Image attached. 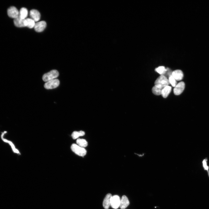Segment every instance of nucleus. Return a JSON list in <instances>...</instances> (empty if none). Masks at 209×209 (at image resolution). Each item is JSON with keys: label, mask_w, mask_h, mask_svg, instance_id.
Listing matches in <instances>:
<instances>
[{"label": "nucleus", "mask_w": 209, "mask_h": 209, "mask_svg": "<svg viewBox=\"0 0 209 209\" xmlns=\"http://www.w3.org/2000/svg\"><path fill=\"white\" fill-rule=\"evenodd\" d=\"M3 141H4L5 142H8L11 145V146L12 147V148L13 151H14L15 152L17 153H18V154L20 153L19 152V151L17 150L16 149L14 145L12 144V142H10L9 141H8L6 140V139H5L3 138Z\"/></svg>", "instance_id": "b1692460"}, {"label": "nucleus", "mask_w": 209, "mask_h": 209, "mask_svg": "<svg viewBox=\"0 0 209 209\" xmlns=\"http://www.w3.org/2000/svg\"><path fill=\"white\" fill-rule=\"evenodd\" d=\"M59 84V81L58 79H55L47 82L44 86L46 89H52L57 88Z\"/></svg>", "instance_id": "20e7f679"}, {"label": "nucleus", "mask_w": 209, "mask_h": 209, "mask_svg": "<svg viewBox=\"0 0 209 209\" xmlns=\"http://www.w3.org/2000/svg\"><path fill=\"white\" fill-rule=\"evenodd\" d=\"M27 10L25 8H22L19 12V17L23 19H26L28 15Z\"/></svg>", "instance_id": "2eb2a0df"}, {"label": "nucleus", "mask_w": 209, "mask_h": 209, "mask_svg": "<svg viewBox=\"0 0 209 209\" xmlns=\"http://www.w3.org/2000/svg\"><path fill=\"white\" fill-rule=\"evenodd\" d=\"M47 24L44 21H41L36 23L34 28L37 32H41L43 31L46 27Z\"/></svg>", "instance_id": "6e6552de"}, {"label": "nucleus", "mask_w": 209, "mask_h": 209, "mask_svg": "<svg viewBox=\"0 0 209 209\" xmlns=\"http://www.w3.org/2000/svg\"><path fill=\"white\" fill-rule=\"evenodd\" d=\"M121 199L117 195L112 196L111 200V206L113 208L117 209L120 206Z\"/></svg>", "instance_id": "0eeeda50"}, {"label": "nucleus", "mask_w": 209, "mask_h": 209, "mask_svg": "<svg viewBox=\"0 0 209 209\" xmlns=\"http://www.w3.org/2000/svg\"><path fill=\"white\" fill-rule=\"evenodd\" d=\"M7 14L9 17L14 19L18 17L19 16V12L14 7H12L9 8L7 10Z\"/></svg>", "instance_id": "423d86ee"}, {"label": "nucleus", "mask_w": 209, "mask_h": 209, "mask_svg": "<svg viewBox=\"0 0 209 209\" xmlns=\"http://www.w3.org/2000/svg\"><path fill=\"white\" fill-rule=\"evenodd\" d=\"M168 80L170 84L173 87H175L177 85V82L176 80L174 79L172 76H170L169 79Z\"/></svg>", "instance_id": "412c9836"}, {"label": "nucleus", "mask_w": 209, "mask_h": 209, "mask_svg": "<svg viewBox=\"0 0 209 209\" xmlns=\"http://www.w3.org/2000/svg\"><path fill=\"white\" fill-rule=\"evenodd\" d=\"M185 87L184 82H181L175 87L173 90L174 94L176 95H180L184 91Z\"/></svg>", "instance_id": "39448f33"}, {"label": "nucleus", "mask_w": 209, "mask_h": 209, "mask_svg": "<svg viewBox=\"0 0 209 209\" xmlns=\"http://www.w3.org/2000/svg\"><path fill=\"white\" fill-rule=\"evenodd\" d=\"M30 16L31 18L35 22L39 21L41 18V14L40 12L36 10H33L30 12Z\"/></svg>", "instance_id": "1a4fd4ad"}, {"label": "nucleus", "mask_w": 209, "mask_h": 209, "mask_svg": "<svg viewBox=\"0 0 209 209\" xmlns=\"http://www.w3.org/2000/svg\"><path fill=\"white\" fill-rule=\"evenodd\" d=\"M130 204V202L128 197L124 195L121 200L120 207L121 209H124L128 207Z\"/></svg>", "instance_id": "ddd939ff"}, {"label": "nucleus", "mask_w": 209, "mask_h": 209, "mask_svg": "<svg viewBox=\"0 0 209 209\" xmlns=\"http://www.w3.org/2000/svg\"><path fill=\"white\" fill-rule=\"evenodd\" d=\"M77 143L79 147L84 148L88 146V143L85 139H78L77 141Z\"/></svg>", "instance_id": "dca6fc26"}, {"label": "nucleus", "mask_w": 209, "mask_h": 209, "mask_svg": "<svg viewBox=\"0 0 209 209\" xmlns=\"http://www.w3.org/2000/svg\"><path fill=\"white\" fill-rule=\"evenodd\" d=\"M207 159H205L203 161V166L204 168V170H206L208 174V176L209 177V167L207 165Z\"/></svg>", "instance_id": "5701e85b"}, {"label": "nucleus", "mask_w": 209, "mask_h": 209, "mask_svg": "<svg viewBox=\"0 0 209 209\" xmlns=\"http://www.w3.org/2000/svg\"><path fill=\"white\" fill-rule=\"evenodd\" d=\"M59 75L58 72L56 70H53L49 72L44 74L43 77V79L45 82L57 78Z\"/></svg>", "instance_id": "7ed1b4c3"}, {"label": "nucleus", "mask_w": 209, "mask_h": 209, "mask_svg": "<svg viewBox=\"0 0 209 209\" xmlns=\"http://www.w3.org/2000/svg\"><path fill=\"white\" fill-rule=\"evenodd\" d=\"M72 151L80 156L83 157L87 154V151L84 148L81 147L76 144H73L71 146Z\"/></svg>", "instance_id": "f03ea898"}, {"label": "nucleus", "mask_w": 209, "mask_h": 209, "mask_svg": "<svg viewBox=\"0 0 209 209\" xmlns=\"http://www.w3.org/2000/svg\"><path fill=\"white\" fill-rule=\"evenodd\" d=\"M15 25L18 27H22L26 26V19H23L19 16L15 19L14 20Z\"/></svg>", "instance_id": "9d476101"}, {"label": "nucleus", "mask_w": 209, "mask_h": 209, "mask_svg": "<svg viewBox=\"0 0 209 209\" xmlns=\"http://www.w3.org/2000/svg\"><path fill=\"white\" fill-rule=\"evenodd\" d=\"M162 90V89L158 88L155 86L152 89V92L155 95H161Z\"/></svg>", "instance_id": "aec40b11"}, {"label": "nucleus", "mask_w": 209, "mask_h": 209, "mask_svg": "<svg viewBox=\"0 0 209 209\" xmlns=\"http://www.w3.org/2000/svg\"><path fill=\"white\" fill-rule=\"evenodd\" d=\"M170 84L168 79L165 76L161 75L156 80L155 83V86L157 88L163 89Z\"/></svg>", "instance_id": "f257e3e1"}, {"label": "nucleus", "mask_w": 209, "mask_h": 209, "mask_svg": "<svg viewBox=\"0 0 209 209\" xmlns=\"http://www.w3.org/2000/svg\"><path fill=\"white\" fill-rule=\"evenodd\" d=\"M85 135V132L84 131H74V132L72 134V136L73 138L75 139H76L79 137L81 136H83Z\"/></svg>", "instance_id": "f3484780"}, {"label": "nucleus", "mask_w": 209, "mask_h": 209, "mask_svg": "<svg viewBox=\"0 0 209 209\" xmlns=\"http://www.w3.org/2000/svg\"><path fill=\"white\" fill-rule=\"evenodd\" d=\"M111 194L109 193L106 196L104 199L103 206L105 209H108L111 206V200L112 197Z\"/></svg>", "instance_id": "9b49d317"}, {"label": "nucleus", "mask_w": 209, "mask_h": 209, "mask_svg": "<svg viewBox=\"0 0 209 209\" xmlns=\"http://www.w3.org/2000/svg\"><path fill=\"white\" fill-rule=\"evenodd\" d=\"M172 76L176 81H180L183 79L184 74L180 70H176L172 72Z\"/></svg>", "instance_id": "f8f14e48"}, {"label": "nucleus", "mask_w": 209, "mask_h": 209, "mask_svg": "<svg viewBox=\"0 0 209 209\" xmlns=\"http://www.w3.org/2000/svg\"><path fill=\"white\" fill-rule=\"evenodd\" d=\"M26 20L27 27L30 29L34 28L36 24L35 22L31 18H26Z\"/></svg>", "instance_id": "a211bd4d"}, {"label": "nucleus", "mask_w": 209, "mask_h": 209, "mask_svg": "<svg viewBox=\"0 0 209 209\" xmlns=\"http://www.w3.org/2000/svg\"><path fill=\"white\" fill-rule=\"evenodd\" d=\"M167 70L163 76H165L168 79L169 77L172 76L173 72L170 69L168 68H167Z\"/></svg>", "instance_id": "4be33fe9"}, {"label": "nucleus", "mask_w": 209, "mask_h": 209, "mask_svg": "<svg viewBox=\"0 0 209 209\" xmlns=\"http://www.w3.org/2000/svg\"><path fill=\"white\" fill-rule=\"evenodd\" d=\"M167 70L164 66H160L155 69V71L159 73L161 75H164Z\"/></svg>", "instance_id": "6ab92c4d"}, {"label": "nucleus", "mask_w": 209, "mask_h": 209, "mask_svg": "<svg viewBox=\"0 0 209 209\" xmlns=\"http://www.w3.org/2000/svg\"><path fill=\"white\" fill-rule=\"evenodd\" d=\"M172 88L169 86H168L164 88L162 92L161 95L164 98H166L171 91Z\"/></svg>", "instance_id": "4468645a"}]
</instances>
